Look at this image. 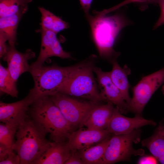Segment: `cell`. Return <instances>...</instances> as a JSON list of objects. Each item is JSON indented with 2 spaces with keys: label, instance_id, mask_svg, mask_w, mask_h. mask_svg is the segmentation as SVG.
<instances>
[{
  "label": "cell",
  "instance_id": "cell-1",
  "mask_svg": "<svg viewBox=\"0 0 164 164\" xmlns=\"http://www.w3.org/2000/svg\"><path fill=\"white\" fill-rule=\"evenodd\" d=\"M30 107L31 120L43 132L49 134L54 142L68 140L74 129L50 96L38 98Z\"/></svg>",
  "mask_w": 164,
  "mask_h": 164
},
{
  "label": "cell",
  "instance_id": "cell-2",
  "mask_svg": "<svg viewBox=\"0 0 164 164\" xmlns=\"http://www.w3.org/2000/svg\"><path fill=\"white\" fill-rule=\"evenodd\" d=\"M94 15L87 16L91 27L94 42L100 56L110 62L117 59L119 53L115 52L113 46L116 39L121 30L130 23L122 13H118L108 15L98 11Z\"/></svg>",
  "mask_w": 164,
  "mask_h": 164
},
{
  "label": "cell",
  "instance_id": "cell-3",
  "mask_svg": "<svg viewBox=\"0 0 164 164\" xmlns=\"http://www.w3.org/2000/svg\"><path fill=\"white\" fill-rule=\"evenodd\" d=\"M97 59L91 55L76 65L58 92L94 102L102 101L93 74Z\"/></svg>",
  "mask_w": 164,
  "mask_h": 164
},
{
  "label": "cell",
  "instance_id": "cell-4",
  "mask_svg": "<svg viewBox=\"0 0 164 164\" xmlns=\"http://www.w3.org/2000/svg\"><path fill=\"white\" fill-rule=\"evenodd\" d=\"M15 135L13 149L19 156L20 164H33L49 142L46 135L27 118L20 125Z\"/></svg>",
  "mask_w": 164,
  "mask_h": 164
},
{
  "label": "cell",
  "instance_id": "cell-5",
  "mask_svg": "<svg viewBox=\"0 0 164 164\" xmlns=\"http://www.w3.org/2000/svg\"><path fill=\"white\" fill-rule=\"evenodd\" d=\"M75 66L61 67L55 65H43L37 68L30 69L29 72L34 83L31 90L37 98L57 93Z\"/></svg>",
  "mask_w": 164,
  "mask_h": 164
},
{
  "label": "cell",
  "instance_id": "cell-6",
  "mask_svg": "<svg viewBox=\"0 0 164 164\" xmlns=\"http://www.w3.org/2000/svg\"><path fill=\"white\" fill-rule=\"evenodd\" d=\"M141 130L135 129L128 134L111 137L103 156L98 164H110L122 161H129L132 155L142 156L144 151L135 149L133 143L140 141Z\"/></svg>",
  "mask_w": 164,
  "mask_h": 164
},
{
  "label": "cell",
  "instance_id": "cell-7",
  "mask_svg": "<svg viewBox=\"0 0 164 164\" xmlns=\"http://www.w3.org/2000/svg\"><path fill=\"white\" fill-rule=\"evenodd\" d=\"M50 96L73 129L77 127L80 128L90 111L99 104L60 92Z\"/></svg>",
  "mask_w": 164,
  "mask_h": 164
},
{
  "label": "cell",
  "instance_id": "cell-8",
  "mask_svg": "<svg viewBox=\"0 0 164 164\" xmlns=\"http://www.w3.org/2000/svg\"><path fill=\"white\" fill-rule=\"evenodd\" d=\"M164 82V68L143 77L132 88L133 97L128 104L129 111L142 116L152 95Z\"/></svg>",
  "mask_w": 164,
  "mask_h": 164
},
{
  "label": "cell",
  "instance_id": "cell-9",
  "mask_svg": "<svg viewBox=\"0 0 164 164\" xmlns=\"http://www.w3.org/2000/svg\"><path fill=\"white\" fill-rule=\"evenodd\" d=\"M93 71L97 76L102 101L115 105L122 114H126L129 112L128 104L112 81L109 72H104L95 66Z\"/></svg>",
  "mask_w": 164,
  "mask_h": 164
},
{
  "label": "cell",
  "instance_id": "cell-10",
  "mask_svg": "<svg viewBox=\"0 0 164 164\" xmlns=\"http://www.w3.org/2000/svg\"><path fill=\"white\" fill-rule=\"evenodd\" d=\"M41 44L40 52L36 60L32 63L30 69L40 67L43 65L45 60L52 56L62 59H72L70 54L64 51L58 40L56 33L51 30L40 28Z\"/></svg>",
  "mask_w": 164,
  "mask_h": 164
},
{
  "label": "cell",
  "instance_id": "cell-11",
  "mask_svg": "<svg viewBox=\"0 0 164 164\" xmlns=\"http://www.w3.org/2000/svg\"><path fill=\"white\" fill-rule=\"evenodd\" d=\"M37 98L30 89L23 99L14 102H0V121L5 124L20 125L27 118V112L31 104Z\"/></svg>",
  "mask_w": 164,
  "mask_h": 164
},
{
  "label": "cell",
  "instance_id": "cell-12",
  "mask_svg": "<svg viewBox=\"0 0 164 164\" xmlns=\"http://www.w3.org/2000/svg\"><path fill=\"white\" fill-rule=\"evenodd\" d=\"M146 125L154 126L156 123L152 119H145L141 116L135 115L133 118L124 116L116 107L106 130L111 135L126 134Z\"/></svg>",
  "mask_w": 164,
  "mask_h": 164
},
{
  "label": "cell",
  "instance_id": "cell-13",
  "mask_svg": "<svg viewBox=\"0 0 164 164\" xmlns=\"http://www.w3.org/2000/svg\"><path fill=\"white\" fill-rule=\"evenodd\" d=\"M111 135L106 130L83 129L81 128L72 132L67 144L71 152L79 151L98 144Z\"/></svg>",
  "mask_w": 164,
  "mask_h": 164
},
{
  "label": "cell",
  "instance_id": "cell-14",
  "mask_svg": "<svg viewBox=\"0 0 164 164\" xmlns=\"http://www.w3.org/2000/svg\"><path fill=\"white\" fill-rule=\"evenodd\" d=\"M35 56V53L30 49H27L25 53H22L16 50L15 46L9 45L7 52L2 58L6 61L8 70L16 82L22 73L29 72L30 66L28 61Z\"/></svg>",
  "mask_w": 164,
  "mask_h": 164
},
{
  "label": "cell",
  "instance_id": "cell-15",
  "mask_svg": "<svg viewBox=\"0 0 164 164\" xmlns=\"http://www.w3.org/2000/svg\"><path fill=\"white\" fill-rule=\"evenodd\" d=\"M71 152L67 142L49 141L33 164H64Z\"/></svg>",
  "mask_w": 164,
  "mask_h": 164
},
{
  "label": "cell",
  "instance_id": "cell-16",
  "mask_svg": "<svg viewBox=\"0 0 164 164\" xmlns=\"http://www.w3.org/2000/svg\"><path fill=\"white\" fill-rule=\"evenodd\" d=\"M114 108V105L110 103L105 104H98L88 113L81 128L84 126L88 128L106 130Z\"/></svg>",
  "mask_w": 164,
  "mask_h": 164
},
{
  "label": "cell",
  "instance_id": "cell-17",
  "mask_svg": "<svg viewBox=\"0 0 164 164\" xmlns=\"http://www.w3.org/2000/svg\"><path fill=\"white\" fill-rule=\"evenodd\" d=\"M142 146L147 148L159 163L164 164V125L160 121L152 135L141 142Z\"/></svg>",
  "mask_w": 164,
  "mask_h": 164
},
{
  "label": "cell",
  "instance_id": "cell-18",
  "mask_svg": "<svg viewBox=\"0 0 164 164\" xmlns=\"http://www.w3.org/2000/svg\"><path fill=\"white\" fill-rule=\"evenodd\" d=\"M110 62L112 65V69L109 72L111 79L128 105L131 99L129 93L130 85L127 78V76L130 73V70L126 66L123 68L121 67L117 62V59Z\"/></svg>",
  "mask_w": 164,
  "mask_h": 164
},
{
  "label": "cell",
  "instance_id": "cell-19",
  "mask_svg": "<svg viewBox=\"0 0 164 164\" xmlns=\"http://www.w3.org/2000/svg\"><path fill=\"white\" fill-rule=\"evenodd\" d=\"M23 13L0 17V35L7 41L9 45L15 46L16 43L17 29Z\"/></svg>",
  "mask_w": 164,
  "mask_h": 164
},
{
  "label": "cell",
  "instance_id": "cell-20",
  "mask_svg": "<svg viewBox=\"0 0 164 164\" xmlns=\"http://www.w3.org/2000/svg\"><path fill=\"white\" fill-rule=\"evenodd\" d=\"M110 136L98 144L79 151L84 164H99L108 144Z\"/></svg>",
  "mask_w": 164,
  "mask_h": 164
},
{
  "label": "cell",
  "instance_id": "cell-21",
  "mask_svg": "<svg viewBox=\"0 0 164 164\" xmlns=\"http://www.w3.org/2000/svg\"><path fill=\"white\" fill-rule=\"evenodd\" d=\"M32 0H0V17L18 13H25L28 4Z\"/></svg>",
  "mask_w": 164,
  "mask_h": 164
},
{
  "label": "cell",
  "instance_id": "cell-22",
  "mask_svg": "<svg viewBox=\"0 0 164 164\" xmlns=\"http://www.w3.org/2000/svg\"><path fill=\"white\" fill-rule=\"evenodd\" d=\"M16 82L12 77L7 68L0 64V91L1 93H5L12 97H17L18 91Z\"/></svg>",
  "mask_w": 164,
  "mask_h": 164
},
{
  "label": "cell",
  "instance_id": "cell-23",
  "mask_svg": "<svg viewBox=\"0 0 164 164\" xmlns=\"http://www.w3.org/2000/svg\"><path fill=\"white\" fill-rule=\"evenodd\" d=\"M20 125L17 124H0V144L13 149L14 137Z\"/></svg>",
  "mask_w": 164,
  "mask_h": 164
},
{
  "label": "cell",
  "instance_id": "cell-24",
  "mask_svg": "<svg viewBox=\"0 0 164 164\" xmlns=\"http://www.w3.org/2000/svg\"><path fill=\"white\" fill-rule=\"evenodd\" d=\"M38 9L41 14V29L51 30L57 16L43 7H39Z\"/></svg>",
  "mask_w": 164,
  "mask_h": 164
},
{
  "label": "cell",
  "instance_id": "cell-25",
  "mask_svg": "<svg viewBox=\"0 0 164 164\" xmlns=\"http://www.w3.org/2000/svg\"><path fill=\"white\" fill-rule=\"evenodd\" d=\"M156 0H125L121 3L109 9H104L102 11L104 14H108L119 9L125 5L132 3H154Z\"/></svg>",
  "mask_w": 164,
  "mask_h": 164
},
{
  "label": "cell",
  "instance_id": "cell-26",
  "mask_svg": "<svg viewBox=\"0 0 164 164\" xmlns=\"http://www.w3.org/2000/svg\"><path fill=\"white\" fill-rule=\"evenodd\" d=\"M0 164H20V159L18 155L12 150L9 154L7 158L4 160L0 161Z\"/></svg>",
  "mask_w": 164,
  "mask_h": 164
},
{
  "label": "cell",
  "instance_id": "cell-27",
  "mask_svg": "<svg viewBox=\"0 0 164 164\" xmlns=\"http://www.w3.org/2000/svg\"><path fill=\"white\" fill-rule=\"evenodd\" d=\"M65 164H83L79 151L72 152L68 159L64 163Z\"/></svg>",
  "mask_w": 164,
  "mask_h": 164
},
{
  "label": "cell",
  "instance_id": "cell-28",
  "mask_svg": "<svg viewBox=\"0 0 164 164\" xmlns=\"http://www.w3.org/2000/svg\"><path fill=\"white\" fill-rule=\"evenodd\" d=\"M154 3L159 5L161 10L160 16L154 27L155 29L164 24V0H156Z\"/></svg>",
  "mask_w": 164,
  "mask_h": 164
},
{
  "label": "cell",
  "instance_id": "cell-29",
  "mask_svg": "<svg viewBox=\"0 0 164 164\" xmlns=\"http://www.w3.org/2000/svg\"><path fill=\"white\" fill-rule=\"evenodd\" d=\"M137 163L138 164H159V162L156 158L152 155H148L141 157L139 159Z\"/></svg>",
  "mask_w": 164,
  "mask_h": 164
},
{
  "label": "cell",
  "instance_id": "cell-30",
  "mask_svg": "<svg viewBox=\"0 0 164 164\" xmlns=\"http://www.w3.org/2000/svg\"><path fill=\"white\" fill-rule=\"evenodd\" d=\"M7 41L2 36L0 35V57H2L6 54L8 45L6 44Z\"/></svg>",
  "mask_w": 164,
  "mask_h": 164
},
{
  "label": "cell",
  "instance_id": "cell-31",
  "mask_svg": "<svg viewBox=\"0 0 164 164\" xmlns=\"http://www.w3.org/2000/svg\"><path fill=\"white\" fill-rule=\"evenodd\" d=\"M93 0H79L82 8L86 16L90 14V10Z\"/></svg>",
  "mask_w": 164,
  "mask_h": 164
},
{
  "label": "cell",
  "instance_id": "cell-32",
  "mask_svg": "<svg viewBox=\"0 0 164 164\" xmlns=\"http://www.w3.org/2000/svg\"><path fill=\"white\" fill-rule=\"evenodd\" d=\"M13 149H10L5 145L0 144V161L5 160L10 152Z\"/></svg>",
  "mask_w": 164,
  "mask_h": 164
},
{
  "label": "cell",
  "instance_id": "cell-33",
  "mask_svg": "<svg viewBox=\"0 0 164 164\" xmlns=\"http://www.w3.org/2000/svg\"><path fill=\"white\" fill-rule=\"evenodd\" d=\"M163 92L164 93V88H163Z\"/></svg>",
  "mask_w": 164,
  "mask_h": 164
}]
</instances>
